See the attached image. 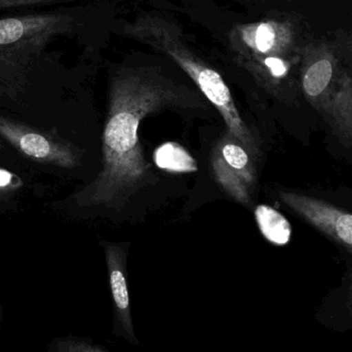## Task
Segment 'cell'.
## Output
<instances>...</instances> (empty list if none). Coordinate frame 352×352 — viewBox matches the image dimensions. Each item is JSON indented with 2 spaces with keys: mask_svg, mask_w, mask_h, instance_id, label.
<instances>
[{
  "mask_svg": "<svg viewBox=\"0 0 352 352\" xmlns=\"http://www.w3.org/2000/svg\"><path fill=\"white\" fill-rule=\"evenodd\" d=\"M189 95L155 70H126L112 80L110 109L103 131L101 173L78 196L82 205L121 208L134 195L155 182L145 158L138 129L145 118L188 107Z\"/></svg>",
  "mask_w": 352,
  "mask_h": 352,
  "instance_id": "cell-1",
  "label": "cell"
},
{
  "mask_svg": "<svg viewBox=\"0 0 352 352\" xmlns=\"http://www.w3.org/2000/svg\"><path fill=\"white\" fill-rule=\"evenodd\" d=\"M312 34L303 16L278 12L235 25L229 35V53L265 92L293 105L301 94L302 53Z\"/></svg>",
  "mask_w": 352,
  "mask_h": 352,
  "instance_id": "cell-2",
  "label": "cell"
},
{
  "mask_svg": "<svg viewBox=\"0 0 352 352\" xmlns=\"http://www.w3.org/2000/svg\"><path fill=\"white\" fill-rule=\"evenodd\" d=\"M351 36L312 34L302 53L300 89L345 148L352 144Z\"/></svg>",
  "mask_w": 352,
  "mask_h": 352,
  "instance_id": "cell-3",
  "label": "cell"
},
{
  "mask_svg": "<svg viewBox=\"0 0 352 352\" xmlns=\"http://www.w3.org/2000/svg\"><path fill=\"white\" fill-rule=\"evenodd\" d=\"M125 34L173 60L198 87L205 98L225 120L227 133L241 142L258 160L262 157L260 144L245 123L222 76L207 63L186 43L179 27L163 16H140L126 25Z\"/></svg>",
  "mask_w": 352,
  "mask_h": 352,
  "instance_id": "cell-4",
  "label": "cell"
},
{
  "mask_svg": "<svg viewBox=\"0 0 352 352\" xmlns=\"http://www.w3.org/2000/svg\"><path fill=\"white\" fill-rule=\"evenodd\" d=\"M72 16L34 14L0 19V67L22 65L72 28Z\"/></svg>",
  "mask_w": 352,
  "mask_h": 352,
  "instance_id": "cell-5",
  "label": "cell"
},
{
  "mask_svg": "<svg viewBox=\"0 0 352 352\" xmlns=\"http://www.w3.org/2000/svg\"><path fill=\"white\" fill-rule=\"evenodd\" d=\"M258 159L237 140L225 134L213 146L211 173L223 192L234 201L251 207L258 184Z\"/></svg>",
  "mask_w": 352,
  "mask_h": 352,
  "instance_id": "cell-6",
  "label": "cell"
},
{
  "mask_svg": "<svg viewBox=\"0 0 352 352\" xmlns=\"http://www.w3.org/2000/svg\"><path fill=\"white\" fill-rule=\"evenodd\" d=\"M281 203L347 252L352 250V215L326 201L293 190L277 192Z\"/></svg>",
  "mask_w": 352,
  "mask_h": 352,
  "instance_id": "cell-7",
  "label": "cell"
},
{
  "mask_svg": "<svg viewBox=\"0 0 352 352\" xmlns=\"http://www.w3.org/2000/svg\"><path fill=\"white\" fill-rule=\"evenodd\" d=\"M0 134L17 150L35 160L70 168L76 166L72 148L16 122L0 117Z\"/></svg>",
  "mask_w": 352,
  "mask_h": 352,
  "instance_id": "cell-8",
  "label": "cell"
},
{
  "mask_svg": "<svg viewBox=\"0 0 352 352\" xmlns=\"http://www.w3.org/2000/svg\"><path fill=\"white\" fill-rule=\"evenodd\" d=\"M110 289L114 304V328L116 336L123 337L132 344H138L132 324L130 293L126 280V254L120 246L105 250Z\"/></svg>",
  "mask_w": 352,
  "mask_h": 352,
  "instance_id": "cell-9",
  "label": "cell"
},
{
  "mask_svg": "<svg viewBox=\"0 0 352 352\" xmlns=\"http://www.w3.org/2000/svg\"><path fill=\"white\" fill-rule=\"evenodd\" d=\"M256 217L260 232L271 243L284 245L289 241L291 225L278 211L262 205L256 208Z\"/></svg>",
  "mask_w": 352,
  "mask_h": 352,
  "instance_id": "cell-10",
  "label": "cell"
},
{
  "mask_svg": "<svg viewBox=\"0 0 352 352\" xmlns=\"http://www.w3.org/2000/svg\"><path fill=\"white\" fill-rule=\"evenodd\" d=\"M156 164L163 169L179 173L196 170V163L185 150L175 144L161 146L155 153Z\"/></svg>",
  "mask_w": 352,
  "mask_h": 352,
  "instance_id": "cell-11",
  "label": "cell"
},
{
  "mask_svg": "<svg viewBox=\"0 0 352 352\" xmlns=\"http://www.w3.org/2000/svg\"><path fill=\"white\" fill-rule=\"evenodd\" d=\"M48 352H109L103 345L96 344L89 337H57L51 341Z\"/></svg>",
  "mask_w": 352,
  "mask_h": 352,
  "instance_id": "cell-12",
  "label": "cell"
},
{
  "mask_svg": "<svg viewBox=\"0 0 352 352\" xmlns=\"http://www.w3.org/2000/svg\"><path fill=\"white\" fill-rule=\"evenodd\" d=\"M59 0H0V8H25V6H41L54 3Z\"/></svg>",
  "mask_w": 352,
  "mask_h": 352,
  "instance_id": "cell-13",
  "label": "cell"
},
{
  "mask_svg": "<svg viewBox=\"0 0 352 352\" xmlns=\"http://www.w3.org/2000/svg\"><path fill=\"white\" fill-rule=\"evenodd\" d=\"M14 179H16V177L12 173L6 170V169L0 168V190L10 188L14 186H17Z\"/></svg>",
  "mask_w": 352,
  "mask_h": 352,
  "instance_id": "cell-14",
  "label": "cell"
},
{
  "mask_svg": "<svg viewBox=\"0 0 352 352\" xmlns=\"http://www.w3.org/2000/svg\"><path fill=\"white\" fill-rule=\"evenodd\" d=\"M1 324H2V307L0 305V332H1Z\"/></svg>",
  "mask_w": 352,
  "mask_h": 352,
  "instance_id": "cell-15",
  "label": "cell"
},
{
  "mask_svg": "<svg viewBox=\"0 0 352 352\" xmlns=\"http://www.w3.org/2000/svg\"><path fill=\"white\" fill-rule=\"evenodd\" d=\"M287 1H293V0H287Z\"/></svg>",
  "mask_w": 352,
  "mask_h": 352,
  "instance_id": "cell-16",
  "label": "cell"
}]
</instances>
